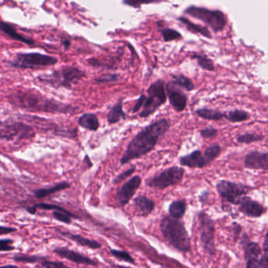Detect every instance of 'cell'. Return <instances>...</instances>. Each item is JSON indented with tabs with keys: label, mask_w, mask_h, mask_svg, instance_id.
<instances>
[{
	"label": "cell",
	"mask_w": 268,
	"mask_h": 268,
	"mask_svg": "<svg viewBox=\"0 0 268 268\" xmlns=\"http://www.w3.org/2000/svg\"><path fill=\"white\" fill-rule=\"evenodd\" d=\"M160 230L164 239L175 250L183 253L191 251V236L183 221L165 216L160 220Z\"/></svg>",
	"instance_id": "3"
},
{
	"label": "cell",
	"mask_w": 268,
	"mask_h": 268,
	"mask_svg": "<svg viewBox=\"0 0 268 268\" xmlns=\"http://www.w3.org/2000/svg\"><path fill=\"white\" fill-rule=\"evenodd\" d=\"M46 256H40V255H28L23 253H17L14 255L13 260L17 263H40L43 260H47Z\"/></svg>",
	"instance_id": "30"
},
{
	"label": "cell",
	"mask_w": 268,
	"mask_h": 268,
	"mask_svg": "<svg viewBox=\"0 0 268 268\" xmlns=\"http://www.w3.org/2000/svg\"><path fill=\"white\" fill-rule=\"evenodd\" d=\"M186 209H187V205L185 200H175L169 205V216L172 218L181 220L186 214Z\"/></svg>",
	"instance_id": "24"
},
{
	"label": "cell",
	"mask_w": 268,
	"mask_h": 268,
	"mask_svg": "<svg viewBox=\"0 0 268 268\" xmlns=\"http://www.w3.org/2000/svg\"><path fill=\"white\" fill-rule=\"evenodd\" d=\"M179 163L181 166L192 169H202L207 166L202 152L200 150L193 151L190 154L181 156L179 158Z\"/></svg>",
	"instance_id": "18"
},
{
	"label": "cell",
	"mask_w": 268,
	"mask_h": 268,
	"mask_svg": "<svg viewBox=\"0 0 268 268\" xmlns=\"http://www.w3.org/2000/svg\"><path fill=\"white\" fill-rule=\"evenodd\" d=\"M53 253L60 257L66 259L69 261L73 262L78 264L88 265V266H98V262L91 259L86 255L82 254L79 252L70 250L67 247H57L53 249Z\"/></svg>",
	"instance_id": "16"
},
{
	"label": "cell",
	"mask_w": 268,
	"mask_h": 268,
	"mask_svg": "<svg viewBox=\"0 0 268 268\" xmlns=\"http://www.w3.org/2000/svg\"><path fill=\"white\" fill-rule=\"evenodd\" d=\"M141 183V176L136 175L127 181L117 191L116 198H117V203L121 208L125 207L130 202V200L132 199L133 197L136 195V191L140 188Z\"/></svg>",
	"instance_id": "13"
},
{
	"label": "cell",
	"mask_w": 268,
	"mask_h": 268,
	"mask_svg": "<svg viewBox=\"0 0 268 268\" xmlns=\"http://www.w3.org/2000/svg\"><path fill=\"white\" fill-rule=\"evenodd\" d=\"M184 14L203 21L215 33L223 31L227 24V16L219 10H209L205 7L191 6L185 10Z\"/></svg>",
	"instance_id": "7"
},
{
	"label": "cell",
	"mask_w": 268,
	"mask_h": 268,
	"mask_svg": "<svg viewBox=\"0 0 268 268\" xmlns=\"http://www.w3.org/2000/svg\"><path fill=\"white\" fill-rule=\"evenodd\" d=\"M126 118H127V114L123 110L122 98H121L109 111L107 114V121L109 124L113 125L119 123L121 120H125Z\"/></svg>",
	"instance_id": "22"
},
{
	"label": "cell",
	"mask_w": 268,
	"mask_h": 268,
	"mask_svg": "<svg viewBox=\"0 0 268 268\" xmlns=\"http://www.w3.org/2000/svg\"><path fill=\"white\" fill-rule=\"evenodd\" d=\"M58 63V59L48 55L39 53H17L10 62L13 67L18 69H40Z\"/></svg>",
	"instance_id": "10"
},
{
	"label": "cell",
	"mask_w": 268,
	"mask_h": 268,
	"mask_svg": "<svg viewBox=\"0 0 268 268\" xmlns=\"http://www.w3.org/2000/svg\"><path fill=\"white\" fill-rule=\"evenodd\" d=\"M166 95L173 109L177 112H182L187 104V97L179 86L171 81L165 84Z\"/></svg>",
	"instance_id": "14"
},
{
	"label": "cell",
	"mask_w": 268,
	"mask_h": 268,
	"mask_svg": "<svg viewBox=\"0 0 268 268\" xmlns=\"http://www.w3.org/2000/svg\"><path fill=\"white\" fill-rule=\"evenodd\" d=\"M110 253L114 257L117 258V260L126 263H131L132 265H136V260L131 256L128 252L125 250H116V249H110Z\"/></svg>",
	"instance_id": "35"
},
{
	"label": "cell",
	"mask_w": 268,
	"mask_h": 268,
	"mask_svg": "<svg viewBox=\"0 0 268 268\" xmlns=\"http://www.w3.org/2000/svg\"><path fill=\"white\" fill-rule=\"evenodd\" d=\"M42 267L43 268H72L67 265L59 261H50V260H44L40 262Z\"/></svg>",
	"instance_id": "41"
},
{
	"label": "cell",
	"mask_w": 268,
	"mask_h": 268,
	"mask_svg": "<svg viewBox=\"0 0 268 268\" xmlns=\"http://www.w3.org/2000/svg\"><path fill=\"white\" fill-rule=\"evenodd\" d=\"M59 233H60L61 235L66 237V239H70L71 241L76 243L79 246L88 248V249H91V250H99V249L102 247L101 243H98L96 240L88 239V237H84V236L81 235V234H72V233H70L69 231H59Z\"/></svg>",
	"instance_id": "19"
},
{
	"label": "cell",
	"mask_w": 268,
	"mask_h": 268,
	"mask_svg": "<svg viewBox=\"0 0 268 268\" xmlns=\"http://www.w3.org/2000/svg\"><path fill=\"white\" fill-rule=\"evenodd\" d=\"M231 231H232L233 234H234V239H239L243 234V227L241 224L237 222H233L231 224Z\"/></svg>",
	"instance_id": "44"
},
{
	"label": "cell",
	"mask_w": 268,
	"mask_h": 268,
	"mask_svg": "<svg viewBox=\"0 0 268 268\" xmlns=\"http://www.w3.org/2000/svg\"><path fill=\"white\" fill-rule=\"evenodd\" d=\"M70 185L67 182H62V183L57 184L55 186L49 188H41V189L36 190L34 191V195L36 198H43L45 197L49 196L52 194L57 193L59 191H63V190L69 188Z\"/></svg>",
	"instance_id": "27"
},
{
	"label": "cell",
	"mask_w": 268,
	"mask_h": 268,
	"mask_svg": "<svg viewBox=\"0 0 268 268\" xmlns=\"http://www.w3.org/2000/svg\"><path fill=\"white\" fill-rule=\"evenodd\" d=\"M120 75L118 74H106V75H101L99 77L95 79V83H108V82H117L120 79Z\"/></svg>",
	"instance_id": "37"
},
{
	"label": "cell",
	"mask_w": 268,
	"mask_h": 268,
	"mask_svg": "<svg viewBox=\"0 0 268 268\" xmlns=\"http://www.w3.org/2000/svg\"><path fill=\"white\" fill-rule=\"evenodd\" d=\"M191 57L197 61L198 66L203 70L208 71V72H214L215 71L213 62L209 57H208L207 55L194 53Z\"/></svg>",
	"instance_id": "31"
},
{
	"label": "cell",
	"mask_w": 268,
	"mask_h": 268,
	"mask_svg": "<svg viewBox=\"0 0 268 268\" xmlns=\"http://www.w3.org/2000/svg\"><path fill=\"white\" fill-rule=\"evenodd\" d=\"M0 268H19L18 266H16V265L13 264H8L4 265V266H0Z\"/></svg>",
	"instance_id": "49"
},
{
	"label": "cell",
	"mask_w": 268,
	"mask_h": 268,
	"mask_svg": "<svg viewBox=\"0 0 268 268\" xmlns=\"http://www.w3.org/2000/svg\"><path fill=\"white\" fill-rule=\"evenodd\" d=\"M185 169L180 166H172L146 180V186L155 190H165L179 185L183 180Z\"/></svg>",
	"instance_id": "9"
},
{
	"label": "cell",
	"mask_w": 268,
	"mask_h": 268,
	"mask_svg": "<svg viewBox=\"0 0 268 268\" xmlns=\"http://www.w3.org/2000/svg\"><path fill=\"white\" fill-rule=\"evenodd\" d=\"M35 132L30 126L20 122H0V140H28L34 137Z\"/></svg>",
	"instance_id": "12"
},
{
	"label": "cell",
	"mask_w": 268,
	"mask_h": 268,
	"mask_svg": "<svg viewBox=\"0 0 268 268\" xmlns=\"http://www.w3.org/2000/svg\"><path fill=\"white\" fill-rule=\"evenodd\" d=\"M216 188L222 199L234 205H238L242 197L247 195L249 191L253 189V188L249 185L235 183L227 180L219 181Z\"/></svg>",
	"instance_id": "11"
},
{
	"label": "cell",
	"mask_w": 268,
	"mask_h": 268,
	"mask_svg": "<svg viewBox=\"0 0 268 268\" xmlns=\"http://www.w3.org/2000/svg\"><path fill=\"white\" fill-rule=\"evenodd\" d=\"M264 139V136L261 134H257L255 133H246L242 135H239L237 137V141L239 143H255V142H260Z\"/></svg>",
	"instance_id": "33"
},
{
	"label": "cell",
	"mask_w": 268,
	"mask_h": 268,
	"mask_svg": "<svg viewBox=\"0 0 268 268\" xmlns=\"http://www.w3.org/2000/svg\"><path fill=\"white\" fill-rule=\"evenodd\" d=\"M198 229L200 233V242L205 254L211 256L217 255L215 234L216 222L205 211H200L198 214Z\"/></svg>",
	"instance_id": "8"
},
{
	"label": "cell",
	"mask_w": 268,
	"mask_h": 268,
	"mask_svg": "<svg viewBox=\"0 0 268 268\" xmlns=\"http://www.w3.org/2000/svg\"><path fill=\"white\" fill-rule=\"evenodd\" d=\"M86 76L84 71L75 67H66L59 71H55L50 75L39 77L42 82L49 84L53 87H65L70 89L72 84L81 81Z\"/></svg>",
	"instance_id": "6"
},
{
	"label": "cell",
	"mask_w": 268,
	"mask_h": 268,
	"mask_svg": "<svg viewBox=\"0 0 268 268\" xmlns=\"http://www.w3.org/2000/svg\"><path fill=\"white\" fill-rule=\"evenodd\" d=\"M239 239L244 250L246 268H268L267 234L262 247L259 243L251 241L246 233H243Z\"/></svg>",
	"instance_id": "5"
},
{
	"label": "cell",
	"mask_w": 268,
	"mask_h": 268,
	"mask_svg": "<svg viewBox=\"0 0 268 268\" xmlns=\"http://www.w3.org/2000/svg\"><path fill=\"white\" fill-rule=\"evenodd\" d=\"M53 217L55 220H57L59 222L66 224H72V218H78L76 215H74L72 213L68 211L67 210H64V211L55 210V211H53Z\"/></svg>",
	"instance_id": "34"
},
{
	"label": "cell",
	"mask_w": 268,
	"mask_h": 268,
	"mask_svg": "<svg viewBox=\"0 0 268 268\" xmlns=\"http://www.w3.org/2000/svg\"><path fill=\"white\" fill-rule=\"evenodd\" d=\"M160 32L165 42L174 41V40H179L182 37V35L179 32L172 29V28H169V27L162 28Z\"/></svg>",
	"instance_id": "36"
},
{
	"label": "cell",
	"mask_w": 268,
	"mask_h": 268,
	"mask_svg": "<svg viewBox=\"0 0 268 268\" xmlns=\"http://www.w3.org/2000/svg\"><path fill=\"white\" fill-rule=\"evenodd\" d=\"M0 30L9 37L11 38L12 40H17V41L21 42L28 45H34V42L33 40L27 39L22 35L17 33V30L14 28L12 24L0 21Z\"/></svg>",
	"instance_id": "21"
},
{
	"label": "cell",
	"mask_w": 268,
	"mask_h": 268,
	"mask_svg": "<svg viewBox=\"0 0 268 268\" xmlns=\"http://www.w3.org/2000/svg\"><path fill=\"white\" fill-rule=\"evenodd\" d=\"M35 208L37 210V209H40V210H59V211H64L66 210V209L62 208V207L59 206V205H52V204H47V203H40L37 204V205H34Z\"/></svg>",
	"instance_id": "43"
},
{
	"label": "cell",
	"mask_w": 268,
	"mask_h": 268,
	"mask_svg": "<svg viewBox=\"0 0 268 268\" xmlns=\"http://www.w3.org/2000/svg\"><path fill=\"white\" fill-rule=\"evenodd\" d=\"M136 166H133V167L129 168L127 170L124 171L122 173H120V174L117 175L116 176L115 179L114 181V185H117V184H120L124 181V180L127 179V178L130 177L133 173H135L136 171Z\"/></svg>",
	"instance_id": "38"
},
{
	"label": "cell",
	"mask_w": 268,
	"mask_h": 268,
	"mask_svg": "<svg viewBox=\"0 0 268 268\" xmlns=\"http://www.w3.org/2000/svg\"><path fill=\"white\" fill-rule=\"evenodd\" d=\"M8 99L14 106L30 111L68 114L76 110L70 105L48 99L31 91H14L8 96Z\"/></svg>",
	"instance_id": "2"
},
{
	"label": "cell",
	"mask_w": 268,
	"mask_h": 268,
	"mask_svg": "<svg viewBox=\"0 0 268 268\" xmlns=\"http://www.w3.org/2000/svg\"><path fill=\"white\" fill-rule=\"evenodd\" d=\"M147 95L142 94L136 101L132 108V114L140 111V118H147L156 112L167 101V95L165 91V82L163 79H158L153 82L148 88Z\"/></svg>",
	"instance_id": "4"
},
{
	"label": "cell",
	"mask_w": 268,
	"mask_h": 268,
	"mask_svg": "<svg viewBox=\"0 0 268 268\" xmlns=\"http://www.w3.org/2000/svg\"><path fill=\"white\" fill-rule=\"evenodd\" d=\"M14 241L12 239H0V252H11L15 250V247L13 246Z\"/></svg>",
	"instance_id": "39"
},
{
	"label": "cell",
	"mask_w": 268,
	"mask_h": 268,
	"mask_svg": "<svg viewBox=\"0 0 268 268\" xmlns=\"http://www.w3.org/2000/svg\"><path fill=\"white\" fill-rule=\"evenodd\" d=\"M238 211L250 218H260L266 213V209L263 204L245 195L239 201Z\"/></svg>",
	"instance_id": "15"
},
{
	"label": "cell",
	"mask_w": 268,
	"mask_h": 268,
	"mask_svg": "<svg viewBox=\"0 0 268 268\" xmlns=\"http://www.w3.org/2000/svg\"><path fill=\"white\" fill-rule=\"evenodd\" d=\"M156 2V0H124L123 4L129 7H134V8H140L142 5H144V4H153Z\"/></svg>",
	"instance_id": "40"
},
{
	"label": "cell",
	"mask_w": 268,
	"mask_h": 268,
	"mask_svg": "<svg viewBox=\"0 0 268 268\" xmlns=\"http://www.w3.org/2000/svg\"><path fill=\"white\" fill-rule=\"evenodd\" d=\"M172 82L179 86V88L185 90V91L191 92L195 88V84L189 78L186 77L182 74H178L172 76Z\"/></svg>",
	"instance_id": "29"
},
{
	"label": "cell",
	"mask_w": 268,
	"mask_h": 268,
	"mask_svg": "<svg viewBox=\"0 0 268 268\" xmlns=\"http://www.w3.org/2000/svg\"><path fill=\"white\" fill-rule=\"evenodd\" d=\"M133 205L143 217L150 215L155 209V202L145 195H139L135 198Z\"/></svg>",
	"instance_id": "20"
},
{
	"label": "cell",
	"mask_w": 268,
	"mask_h": 268,
	"mask_svg": "<svg viewBox=\"0 0 268 268\" xmlns=\"http://www.w3.org/2000/svg\"><path fill=\"white\" fill-rule=\"evenodd\" d=\"M113 268H132L130 267V266H124V265L120 264H112L111 265Z\"/></svg>",
	"instance_id": "48"
},
{
	"label": "cell",
	"mask_w": 268,
	"mask_h": 268,
	"mask_svg": "<svg viewBox=\"0 0 268 268\" xmlns=\"http://www.w3.org/2000/svg\"><path fill=\"white\" fill-rule=\"evenodd\" d=\"M178 21H180L183 25L186 26V28L189 31L192 32V33H198V34L201 35L204 37L208 38V39H211L212 38V36H211V33H210L208 27H205V26L195 24L190 19L184 17H179Z\"/></svg>",
	"instance_id": "25"
},
{
	"label": "cell",
	"mask_w": 268,
	"mask_h": 268,
	"mask_svg": "<svg viewBox=\"0 0 268 268\" xmlns=\"http://www.w3.org/2000/svg\"><path fill=\"white\" fill-rule=\"evenodd\" d=\"M244 167L249 169H261L266 171L268 169L267 152L252 151L246 155L244 159Z\"/></svg>",
	"instance_id": "17"
},
{
	"label": "cell",
	"mask_w": 268,
	"mask_h": 268,
	"mask_svg": "<svg viewBox=\"0 0 268 268\" xmlns=\"http://www.w3.org/2000/svg\"><path fill=\"white\" fill-rule=\"evenodd\" d=\"M224 118L230 123H243L250 118V114L244 110L234 109L224 112Z\"/></svg>",
	"instance_id": "28"
},
{
	"label": "cell",
	"mask_w": 268,
	"mask_h": 268,
	"mask_svg": "<svg viewBox=\"0 0 268 268\" xmlns=\"http://www.w3.org/2000/svg\"><path fill=\"white\" fill-rule=\"evenodd\" d=\"M222 152V147L220 144H212V145L209 146L205 149L203 156L205 159V162H206L207 166L208 165L211 164V162H213L217 158L220 156V153Z\"/></svg>",
	"instance_id": "32"
},
{
	"label": "cell",
	"mask_w": 268,
	"mask_h": 268,
	"mask_svg": "<svg viewBox=\"0 0 268 268\" xmlns=\"http://www.w3.org/2000/svg\"><path fill=\"white\" fill-rule=\"evenodd\" d=\"M63 45L64 46H65V48H66V49H68V48H69V46H70V41L68 40H65L63 41Z\"/></svg>",
	"instance_id": "50"
},
{
	"label": "cell",
	"mask_w": 268,
	"mask_h": 268,
	"mask_svg": "<svg viewBox=\"0 0 268 268\" xmlns=\"http://www.w3.org/2000/svg\"><path fill=\"white\" fill-rule=\"evenodd\" d=\"M170 127V121L165 118L146 126L129 142L121 159V166L149 154L155 148L159 140L169 131Z\"/></svg>",
	"instance_id": "1"
},
{
	"label": "cell",
	"mask_w": 268,
	"mask_h": 268,
	"mask_svg": "<svg viewBox=\"0 0 268 268\" xmlns=\"http://www.w3.org/2000/svg\"><path fill=\"white\" fill-rule=\"evenodd\" d=\"M26 210H27L28 213H30V214H33V215H34V214H36V210H36L34 206H30L27 207V208H26Z\"/></svg>",
	"instance_id": "47"
},
{
	"label": "cell",
	"mask_w": 268,
	"mask_h": 268,
	"mask_svg": "<svg viewBox=\"0 0 268 268\" xmlns=\"http://www.w3.org/2000/svg\"><path fill=\"white\" fill-rule=\"evenodd\" d=\"M79 125L90 131H96L100 127L99 120L96 114L86 113L79 117Z\"/></svg>",
	"instance_id": "23"
},
{
	"label": "cell",
	"mask_w": 268,
	"mask_h": 268,
	"mask_svg": "<svg viewBox=\"0 0 268 268\" xmlns=\"http://www.w3.org/2000/svg\"><path fill=\"white\" fill-rule=\"evenodd\" d=\"M201 137L205 139H211L215 137L218 134V130L213 127H207L200 131Z\"/></svg>",
	"instance_id": "42"
},
{
	"label": "cell",
	"mask_w": 268,
	"mask_h": 268,
	"mask_svg": "<svg viewBox=\"0 0 268 268\" xmlns=\"http://www.w3.org/2000/svg\"><path fill=\"white\" fill-rule=\"evenodd\" d=\"M197 115L200 118L211 121H220L224 118V112H221L219 110L210 109V108H201L197 109Z\"/></svg>",
	"instance_id": "26"
},
{
	"label": "cell",
	"mask_w": 268,
	"mask_h": 268,
	"mask_svg": "<svg viewBox=\"0 0 268 268\" xmlns=\"http://www.w3.org/2000/svg\"><path fill=\"white\" fill-rule=\"evenodd\" d=\"M17 231V229L14 228V227L0 225V235L11 234V233L16 232Z\"/></svg>",
	"instance_id": "45"
},
{
	"label": "cell",
	"mask_w": 268,
	"mask_h": 268,
	"mask_svg": "<svg viewBox=\"0 0 268 268\" xmlns=\"http://www.w3.org/2000/svg\"><path fill=\"white\" fill-rule=\"evenodd\" d=\"M208 198H209V192L208 191H204L201 192V195L198 197L199 202H201V205H205L208 202Z\"/></svg>",
	"instance_id": "46"
}]
</instances>
